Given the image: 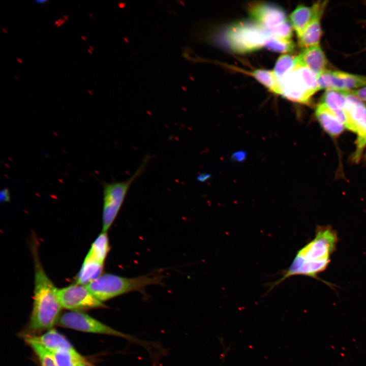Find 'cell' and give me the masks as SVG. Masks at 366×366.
<instances>
[{"mask_svg": "<svg viewBox=\"0 0 366 366\" xmlns=\"http://www.w3.org/2000/svg\"><path fill=\"white\" fill-rule=\"evenodd\" d=\"M338 240V233L331 226H318L314 238L297 252L289 268L271 289L294 276L318 279V274L329 265Z\"/></svg>", "mask_w": 366, "mask_h": 366, "instance_id": "6da1fadb", "label": "cell"}, {"mask_svg": "<svg viewBox=\"0 0 366 366\" xmlns=\"http://www.w3.org/2000/svg\"><path fill=\"white\" fill-rule=\"evenodd\" d=\"M35 262V288L33 310L27 327V334L52 329L58 322L62 308L58 289L49 279L40 263L37 249L33 248Z\"/></svg>", "mask_w": 366, "mask_h": 366, "instance_id": "7a4b0ae2", "label": "cell"}, {"mask_svg": "<svg viewBox=\"0 0 366 366\" xmlns=\"http://www.w3.org/2000/svg\"><path fill=\"white\" fill-rule=\"evenodd\" d=\"M163 276L149 273L134 278H126L111 273L101 275L86 285L90 292L103 302L134 291L143 292L146 286L162 285Z\"/></svg>", "mask_w": 366, "mask_h": 366, "instance_id": "3957f363", "label": "cell"}, {"mask_svg": "<svg viewBox=\"0 0 366 366\" xmlns=\"http://www.w3.org/2000/svg\"><path fill=\"white\" fill-rule=\"evenodd\" d=\"M153 156L146 155L136 171L128 179L110 182H103V232H107L116 219L133 183L144 173Z\"/></svg>", "mask_w": 366, "mask_h": 366, "instance_id": "277c9868", "label": "cell"}, {"mask_svg": "<svg viewBox=\"0 0 366 366\" xmlns=\"http://www.w3.org/2000/svg\"><path fill=\"white\" fill-rule=\"evenodd\" d=\"M317 77L309 68L296 64L294 69L279 82L281 95L293 102L309 104L311 98L319 90Z\"/></svg>", "mask_w": 366, "mask_h": 366, "instance_id": "5b68a950", "label": "cell"}, {"mask_svg": "<svg viewBox=\"0 0 366 366\" xmlns=\"http://www.w3.org/2000/svg\"><path fill=\"white\" fill-rule=\"evenodd\" d=\"M226 39L231 50L238 53L253 52L264 46L268 38L265 29L255 22L236 23L226 32Z\"/></svg>", "mask_w": 366, "mask_h": 366, "instance_id": "8992f818", "label": "cell"}, {"mask_svg": "<svg viewBox=\"0 0 366 366\" xmlns=\"http://www.w3.org/2000/svg\"><path fill=\"white\" fill-rule=\"evenodd\" d=\"M57 323L62 327L81 331L122 338L145 347L151 353L150 343L119 331L80 311H70L64 313L60 315Z\"/></svg>", "mask_w": 366, "mask_h": 366, "instance_id": "52a82bcc", "label": "cell"}, {"mask_svg": "<svg viewBox=\"0 0 366 366\" xmlns=\"http://www.w3.org/2000/svg\"><path fill=\"white\" fill-rule=\"evenodd\" d=\"M345 110L348 117V130L357 134L353 160L359 161L366 145V105L350 91L346 96Z\"/></svg>", "mask_w": 366, "mask_h": 366, "instance_id": "ba28073f", "label": "cell"}, {"mask_svg": "<svg viewBox=\"0 0 366 366\" xmlns=\"http://www.w3.org/2000/svg\"><path fill=\"white\" fill-rule=\"evenodd\" d=\"M58 297L62 308L74 311L94 308H105L85 285H71L58 289Z\"/></svg>", "mask_w": 366, "mask_h": 366, "instance_id": "9c48e42d", "label": "cell"}, {"mask_svg": "<svg viewBox=\"0 0 366 366\" xmlns=\"http://www.w3.org/2000/svg\"><path fill=\"white\" fill-rule=\"evenodd\" d=\"M317 82L319 89L349 91V89L366 85V77L326 70L318 76Z\"/></svg>", "mask_w": 366, "mask_h": 366, "instance_id": "30bf717a", "label": "cell"}, {"mask_svg": "<svg viewBox=\"0 0 366 366\" xmlns=\"http://www.w3.org/2000/svg\"><path fill=\"white\" fill-rule=\"evenodd\" d=\"M249 14L256 23L264 29L274 27L287 21L285 11L281 7L268 3H257L250 8Z\"/></svg>", "mask_w": 366, "mask_h": 366, "instance_id": "8fae6325", "label": "cell"}, {"mask_svg": "<svg viewBox=\"0 0 366 366\" xmlns=\"http://www.w3.org/2000/svg\"><path fill=\"white\" fill-rule=\"evenodd\" d=\"M327 1H319L312 7L299 5L290 15L292 25L299 37L309 23L316 17L321 18Z\"/></svg>", "mask_w": 366, "mask_h": 366, "instance_id": "7c38bea8", "label": "cell"}, {"mask_svg": "<svg viewBox=\"0 0 366 366\" xmlns=\"http://www.w3.org/2000/svg\"><path fill=\"white\" fill-rule=\"evenodd\" d=\"M23 338L28 345L38 344L51 353L62 348L74 349L66 337L54 329L41 335L23 334Z\"/></svg>", "mask_w": 366, "mask_h": 366, "instance_id": "4fadbf2b", "label": "cell"}, {"mask_svg": "<svg viewBox=\"0 0 366 366\" xmlns=\"http://www.w3.org/2000/svg\"><path fill=\"white\" fill-rule=\"evenodd\" d=\"M296 59L297 64L309 68L317 76L326 71L327 60L319 45L304 49Z\"/></svg>", "mask_w": 366, "mask_h": 366, "instance_id": "5bb4252c", "label": "cell"}, {"mask_svg": "<svg viewBox=\"0 0 366 366\" xmlns=\"http://www.w3.org/2000/svg\"><path fill=\"white\" fill-rule=\"evenodd\" d=\"M315 115L323 129L332 136H339L345 128L335 114L321 103L316 107Z\"/></svg>", "mask_w": 366, "mask_h": 366, "instance_id": "9a60e30c", "label": "cell"}, {"mask_svg": "<svg viewBox=\"0 0 366 366\" xmlns=\"http://www.w3.org/2000/svg\"><path fill=\"white\" fill-rule=\"evenodd\" d=\"M348 92L326 89L320 102L331 110L342 123L347 118L345 107Z\"/></svg>", "mask_w": 366, "mask_h": 366, "instance_id": "2e32d148", "label": "cell"}, {"mask_svg": "<svg viewBox=\"0 0 366 366\" xmlns=\"http://www.w3.org/2000/svg\"><path fill=\"white\" fill-rule=\"evenodd\" d=\"M103 265V263L86 255L77 275L76 283L88 285L102 275Z\"/></svg>", "mask_w": 366, "mask_h": 366, "instance_id": "e0dca14e", "label": "cell"}, {"mask_svg": "<svg viewBox=\"0 0 366 366\" xmlns=\"http://www.w3.org/2000/svg\"><path fill=\"white\" fill-rule=\"evenodd\" d=\"M320 19L314 18L298 37L299 45L304 49L319 45L322 35Z\"/></svg>", "mask_w": 366, "mask_h": 366, "instance_id": "ac0fdd59", "label": "cell"}, {"mask_svg": "<svg viewBox=\"0 0 366 366\" xmlns=\"http://www.w3.org/2000/svg\"><path fill=\"white\" fill-rule=\"evenodd\" d=\"M57 366H80L93 365L74 349L62 348L52 353Z\"/></svg>", "mask_w": 366, "mask_h": 366, "instance_id": "d6986e66", "label": "cell"}, {"mask_svg": "<svg viewBox=\"0 0 366 366\" xmlns=\"http://www.w3.org/2000/svg\"><path fill=\"white\" fill-rule=\"evenodd\" d=\"M109 251L110 246L107 232L102 231L92 245L87 256L104 264Z\"/></svg>", "mask_w": 366, "mask_h": 366, "instance_id": "ffe728a7", "label": "cell"}, {"mask_svg": "<svg viewBox=\"0 0 366 366\" xmlns=\"http://www.w3.org/2000/svg\"><path fill=\"white\" fill-rule=\"evenodd\" d=\"M250 74L270 91L281 95L280 84L273 71L257 69L252 71Z\"/></svg>", "mask_w": 366, "mask_h": 366, "instance_id": "44dd1931", "label": "cell"}, {"mask_svg": "<svg viewBox=\"0 0 366 366\" xmlns=\"http://www.w3.org/2000/svg\"><path fill=\"white\" fill-rule=\"evenodd\" d=\"M296 64V56L289 54L282 55L278 59L273 71L279 82L294 69Z\"/></svg>", "mask_w": 366, "mask_h": 366, "instance_id": "7402d4cb", "label": "cell"}, {"mask_svg": "<svg viewBox=\"0 0 366 366\" xmlns=\"http://www.w3.org/2000/svg\"><path fill=\"white\" fill-rule=\"evenodd\" d=\"M264 46L268 49L280 53H289L294 48V44L291 40H283L273 37H268Z\"/></svg>", "mask_w": 366, "mask_h": 366, "instance_id": "603a6c76", "label": "cell"}, {"mask_svg": "<svg viewBox=\"0 0 366 366\" xmlns=\"http://www.w3.org/2000/svg\"><path fill=\"white\" fill-rule=\"evenodd\" d=\"M265 30L268 37L287 40H291L292 29L287 20L274 27L265 29Z\"/></svg>", "mask_w": 366, "mask_h": 366, "instance_id": "cb8c5ba5", "label": "cell"}, {"mask_svg": "<svg viewBox=\"0 0 366 366\" xmlns=\"http://www.w3.org/2000/svg\"><path fill=\"white\" fill-rule=\"evenodd\" d=\"M37 356L41 366H57L52 354L41 346L36 344H30Z\"/></svg>", "mask_w": 366, "mask_h": 366, "instance_id": "d4e9b609", "label": "cell"}, {"mask_svg": "<svg viewBox=\"0 0 366 366\" xmlns=\"http://www.w3.org/2000/svg\"><path fill=\"white\" fill-rule=\"evenodd\" d=\"M350 92L361 101H366V87Z\"/></svg>", "mask_w": 366, "mask_h": 366, "instance_id": "484cf974", "label": "cell"}, {"mask_svg": "<svg viewBox=\"0 0 366 366\" xmlns=\"http://www.w3.org/2000/svg\"><path fill=\"white\" fill-rule=\"evenodd\" d=\"M10 200V194L8 188H5L1 191L0 201L1 203L9 202Z\"/></svg>", "mask_w": 366, "mask_h": 366, "instance_id": "4316f807", "label": "cell"}, {"mask_svg": "<svg viewBox=\"0 0 366 366\" xmlns=\"http://www.w3.org/2000/svg\"><path fill=\"white\" fill-rule=\"evenodd\" d=\"M47 2H48L47 1H45H45H36V3H39V4L45 3Z\"/></svg>", "mask_w": 366, "mask_h": 366, "instance_id": "83f0119b", "label": "cell"}, {"mask_svg": "<svg viewBox=\"0 0 366 366\" xmlns=\"http://www.w3.org/2000/svg\"><path fill=\"white\" fill-rule=\"evenodd\" d=\"M80 366H92V365H87V364H82Z\"/></svg>", "mask_w": 366, "mask_h": 366, "instance_id": "f1b7e54d", "label": "cell"}, {"mask_svg": "<svg viewBox=\"0 0 366 366\" xmlns=\"http://www.w3.org/2000/svg\"><path fill=\"white\" fill-rule=\"evenodd\" d=\"M365 158H366V155H365Z\"/></svg>", "mask_w": 366, "mask_h": 366, "instance_id": "f546056e", "label": "cell"}]
</instances>
